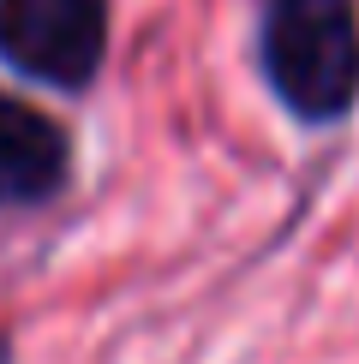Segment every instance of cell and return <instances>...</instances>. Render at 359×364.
<instances>
[{
    "label": "cell",
    "mask_w": 359,
    "mask_h": 364,
    "mask_svg": "<svg viewBox=\"0 0 359 364\" xmlns=\"http://www.w3.org/2000/svg\"><path fill=\"white\" fill-rule=\"evenodd\" d=\"M108 54V0H0V60L54 90H84Z\"/></svg>",
    "instance_id": "obj_2"
},
{
    "label": "cell",
    "mask_w": 359,
    "mask_h": 364,
    "mask_svg": "<svg viewBox=\"0 0 359 364\" xmlns=\"http://www.w3.org/2000/svg\"><path fill=\"white\" fill-rule=\"evenodd\" d=\"M66 168H72L66 132L42 108H30L19 96H0V209L48 203L66 186Z\"/></svg>",
    "instance_id": "obj_3"
},
{
    "label": "cell",
    "mask_w": 359,
    "mask_h": 364,
    "mask_svg": "<svg viewBox=\"0 0 359 364\" xmlns=\"http://www.w3.org/2000/svg\"><path fill=\"white\" fill-rule=\"evenodd\" d=\"M264 78L281 102L323 126L359 102V6L353 0H269L264 6Z\"/></svg>",
    "instance_id": "obj_1"
}]
</instances>
